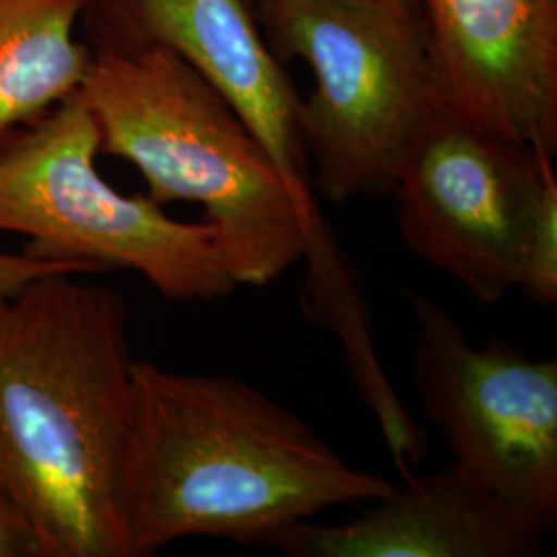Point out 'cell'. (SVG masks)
Masks as SVG:
<instances>
[{"label":"cell","mask_w":557,"mask_h":557,"mask_svg":"<svg viewBox=\"0 0 557 557\" xmlns=\"http://www.w3.org/2000/svg\"><path fill=\"white\" fill-rule=\"evenodd\" d=\"M133 366L126 301L106 285L52 273L0 304V499L34 557H126Z\"/></svg>","instance_id":"obj_1"},{"label":"cell","mask_w":557,"mask_h":557,"mask_svg":"<svg viewBox=\"0 0 557 557\" xmlns=\"http://www.w3.org/2000/svg\"><path fill=\"white\" fill-rule=\"evenodd\" d=\"M135 419L120 481L126 557L180 539L267 545L278 531L393 492L244 380L135 359Z\"/></svg>","instance_id":"obj_2"},{"label":"cell","mask_w":557,"mask_h":557,"mask_svg":"<svg viewBox=\"0 0 557 557\" xmlns=\"http://www.w3.org/2000/svg\"><path fill=\"white\" fill-rule=\"evenodd\" d=\"M77 94L101 153L131 161L149 199L202 207L238 285L267 287L306 257L308 225L277 165L178 54L98 50Z\"/></svg>","instance_id":"obj_3"},{"label":"cell","mask_w":557,"mask_h":557,"mask_svg":"<svg viewBox=\"0 0 557 557\" xmlns=\"http://www.w3.org/2000/svg\"><path fill=\"white\" fill-rule=\"evenodd\" d=\"M278 59H301L314 91L299 133L333 202L393 195L398 163L440 96L425 21L388 0H252Z\"/></svg>","instance_id":"obj_4"},{"label":"cell","mask_w":557,"mask_h":557,"mask_svg":"<svg viewBox=\"0 0 557 557\" xmlns=\"http://www.w3.org/2000/svg\"><path fill=\"white\" fill-rule=\"evenodd\" d=\"M100 131L79 94L0 143V234L79 273L135 271L172 301L238 289L209 221L170 218L156 200L101 178Z\"/></svg>","instance_id":"obj_5"},{"label":"cell","mask_w":557,"mask_h":557,"mask_svg":"<svg viewBox=\"0 0 557 557\" xmlns=\"http://www.w3.org/2000/svg\"><path fill=\"white\" fill-rule=\"evenodd\" d=\"M413 374L428 419L458 467L545 537L557 522V361L473 345L436 299L407 294Z\"/></svg>","instance_id":"obj_6"},{"label":"cell","mask_w":557,"mask_h":557,"mask_svg":"<svg viewBox=\"0 0 557 557\" xmlns=\"http://www.w3.org/2000/svg\"><path fill=\"white\" fill-rule=\"evenodd\" d=\"M554 184L552 156L440 98L398 163L400 238L479 301L496 304L515 289L524 232Z\"/></svg>","instance_id":"obj_7"},{"label":"cell","mask_w":557,"mask_h":557,"mask_svg":"<svg viewBox=\"0 0 557 557\" xmlns=\"http://www.w3.org/2000/svg\"><path fill=\"white\" fill-rule=\"evenodd\" d=\"M98 50L160 46L188 62L277 165L308 225L310 269L337 262L299 133L301 98L260 27L252 0H89Z\"/></svg>","instance_id":"obj_8"},{"label":"cell","mask_w":557,"mask_h":557,"mask_svg":"<svg viewBox=\"0 0 557 557\" xmlns=\"http://www.w3.org/2000/svg\"><path fill=\"white\" fill-rule=\"evenodd\" d=\"M440 96L557 153V0H419Z\"/></svg>","instance_id":"obj_9"},{"label":"cell","mask_w":557,"mask_h":557,"mask_svg":"<svg viewBox=\"0 0 557 557\" xmlns=\"http://www.w3.org/2000/svg\"><path fill=\"white\" fill-rule=\"evenodd\" d=\"M543 535L457 462L409 479L343 524L296 522L267 543L289 557H533Z\"/></svg>","instance_id":"obj_10"},{"label":"cell","mask_w":557,"mask_h":557,"mask_svg":"<svg viewBox=\"0 0 557 557\" xmlns=\"http://www.w3.org/2000/svg\"><path fill=\"white\" fill-rule=\"evenodd\" d=\"M89 0H0V143L75 96L94 52L75 40Z\"/></svg>","instance_id":"obj_11"},{"label":"cell","mask_w":557,"mask_h":557,"mask_svg":"<svg viewBox=\"0 0 557 557\" xmlns=\"http://www.w3.org/2000/svg\"><path fill=\"white\" fill-rule=\"evenodd\" d=\"M515 287L537 306L557 301V184L549 186L524 232Z\"/></svg>","instance_id":"obj_12"},{"label":"cell","mask_w":557,"mask_h":557,"mask_svg":"<svg viewBox=\"0 0 557 557\" xmlns=\"http://www.w3.org/2000/svg\"><path fill=\"white\" fill-rule=\"evenodd\" d=\"M52 273H75L79 271L71 264L41 260L27 255V252H2L0 250V304L4 299L13 298L23 287L32 281L52 275Z\"/></svg>","instance_id":"obj_13"},{"label":"cell","mask_w":557,"mask_h":557,"mask_svg":"<svg viewBox=\"0 0 557 557\" xmlns=\"http://www.w3.org/2000/svg\"><path fill=\"white\" fill-rule=\"evenodd\" d=\"M0 557H34L32 543L20 520L0 499Z\"/></svg>","instance_id":"obj_14"},{"label":"cell","mask_w":557,"mask_h":557,"mask_svg":"<svg viewBox=\"0 0 557 557\" xmlns=\"http://www.w3.org/2000/svg\"><path fill=\"white\" fill-rule=\"evenodd\" d=\"M388 2H397V4H405V7H416V9H419V0H388Z\"/></svg>","instance_id":"obj_15"}]
</instances>
